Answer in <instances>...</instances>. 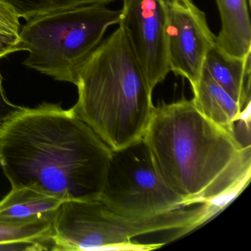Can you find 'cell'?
<instances>
[{
	"instance_id": "6da1fadb",
	"label": "cell",
	"mask_w": 251,
	"mask_h": 251,
	"mask_svg": "<svg viewBox=\"0 0 251 251\" xmlns=\"http://www.w3.org/2000/svg\"><path fill=\"white\" fill-rule=\"evenodd\" d=\"M112 150L73 108L44 102L0 124V167L12 189L63 201L98 200Z\"/></svg>"
},
{
	"instance_id": "7a4b0ae2",
	"label": "cell",
	"mask_w": 251,
	"mask_h": 251,
	"mask_svg": "<svg viewBox=\"0 0 251 251\" xmlns=\"http://www.w3.org/2000/svg\"><path fill=\"white\" fill-rule=\"evenodd\" d=\"M143 140L160 178L186 206L223 208L249 183L251 145L205 118L192 99L155 107Z\"/></svg>"
},
{
	"instance_id": "3957f363",
	"label": "cell",
	"mask_w": 251,
	"mask_h": 251,
	"mask_svg": "<svg viewBox=\"0 0 251 251\" xmlns=\"http://www.w3.org/2000/svg\"><path fill=\"white\" fill-rule=\"evenodd\" d=\"M75 86L72 108L111 150L143 138L155 108L153 90L121 27L88 57Z\"/></svg>"
},
{
	"instance_id": "277c9868",
	"label": "cell",
	"mask_w": 251,
	"mask_h": 251,
	"mask_svg": "<svg viewBox=\"0 0 251 251\" xmlns=\"http://www.w3.org/2000/svg\"><path fill=\"white\" fill-rule=\"evenodd\" d=\"M223 208L201 204L145 218L114 214L99 201H64L55 213L51 236L52 251H148L164 243L140 244L136 236L176 230L186 234Z\"/></svg>"
},
{
	"instance_id": "5b68a950",
	"label": "cell",
	"mask_w": 251,
	"mask_h": 251,
	"mask_svg": "<svg viewBox=\"0 0 251 251\" xmlns=\"http://www.w3.org/2000/svg\"><path fill=\"white\" fill-rule=\"evenodd\" d=\"M120 15L121 10L92 4L30 19L20 31V50L29 53L23 64L57 81L75 85L80 67L108 27L119 24Z\"/></svg>"
},
{
	"instance_id": "8992f818",
	"label": "cell",
	"mask_w": 251,
	"mask_h": 251,
	"mask_svg": "<svg viewBox=\"0 0 251 251\" xmlns=\"http://www.w3.org/2000/svg\"><path fill=\"white\" fill-rule=\"evenodd\" d=\"M100 201L114 214L145 218L186 206L163 183L143 138L112 150Z\"/></svg>"
},
{
	"instance_id": "52a82bcc",
	"label": "cell",
	"mask_w": 251,
	"mask_h": 251,
	"mask_svg": "<svg viewBox=\"0 0 251 251\" xmlns=\"http://www.w3.org/2000/svg\"><path fill=\"white\" fill-rule=\"evenodd\" d=\"M166 33L170 72L187 79L191 86L199 78L205 55L216 36L206 16L192 0H164Z\"/></svg>"
},
{
	"instance_id": "ba28073f",
	"label": "cell",
	"mask_w": 251,
	"mask_h": 251,
	"mask_svg": "<svg viewBox=\"0 0 251 251\" xmlns=\"http://www.w3.org/2000/svg\"><path fill=\"white\" fill-rule=\"evenodd\" d=\"M166 18L164 0H123L118 25L152 90L170 73Z\"/></svg>"
},
{
	"instance_id": "9c48e42d",
	"label": "cell",
	"mask_w": 251,
	"mask_h": 251,
	"mask_svg": "<svg viewBox=\"0 0 251 251\" xmlns=\"http://www.w3.org/2000/svg\"><path fill=\"white\" fill-rule=\"evenodd\" d=\"M192 88L194 93L192 100L199 112L226 131L236 134L235 124L250 112V108L242 109L212 78L204 66L199 78Z\"/></svg>"
},
{
	"instance_id": "30bf717a",
	"label": "cell",
	"mask_w": 251,
	"mask_h": 251,
	"mask_svg": "<svg viewBox=\"0 0 251 251\" xmlns=\"http://www.w3.org/2000/svg\"><path fill=\"white\" fill-rule=\"evenodd\" d=\"M251 53L243 58L233 56L217 45L207 52L204 67L243 110L251 106Z\"/></svg>"
},
{
	"instance_id": "8fae6325",
	"label": "cell",
	"mask_w": 251,
	"mask_h": 251,
	"mask_svg": "<svg viewBox=\"0 0 251 251\" xmlns=\"http://www.w3.org/2000/svg\"><path fill=\"white\" fill-rule=\"evenodd\" d=\"M221 30L215 43L229 55L243 58L251 53V27L248 0H216Z\"/></svg>"
},
{
	"instance_id": "7c38bea8",
	"label": "cell",
	"mask_w": 251,
	"mask_h": 251,
	"mask_svg": "<svg viewBox=\"0 0 251 251\" xmlns=\"http://www.w3.org/2000/svg\"><path fill=\"white\" fill-rule=\"evenodd\" d=\"M63 202L27 188L12 189L0 201V218L25 219L54 214Z\"/></svg>"
},
{
	"instance_id": "4fadbf2b",
	"label": "cell",
	"mask_w": 251,
	"mask_h": 251,
	"mask_svg": "<svg viewBox=\"0 0 251 251\" xmlns=\"http://www.w3.org/2000/svg\"><path fill=\"white\" fill-rule=\"evenodd\" d=\"M54 214L25 219L0 218V246L15 242L52 244Z\"/></svg>"
},
{
	"instance_id": "5bb4252c",
	"label": "cell",
	"mask_w": 251,
	"mask_h": 251,
	"mask_svg": "<svg viewBox=\"0 0 251 251\" xmlns=\"http://www.w3.org/2000/svg\"><path fill=\"white\" fill-rule=\"evenodd\" d=\"M20 18L27 21L44 14L92 4L108 5L115 0H3Z\"/></svg>"
},
{
	"instance_id": "9a60e30c",
	"label": "cell",
	"mask_w": 251,
	"mask_h": 251,
	"mask_svg": "<svg viewBox=\"0 0 251 251\" xmlns=\"http://www.w3.org/2000/svg\"><path fill=\"white\" fill-rule=\"evenodd\" d=\"M20 18L14 8L0 0V33L20 36Z\"/></svg>"
},
{
	"instance_id": "2e32d148",
	"label": "cell",
	"mask_w": 251,
	"mask_h": 251,
	"mask_svg": "<svg viewBox=\"0 0 251 251\" xmlns=\"http://www.w3.org/2000/svg\"><path fill=\"white\" fill-rule=\"evenodd\" d=\"M2 82H3V77L0 71V124L8 120L13 114L23 107L12 103L8 99L5 95Z\"/></svg>"
},
{
	"instance_id": "e0dca14e",
	"label": "cell",
	"mask_w": 251,
	"mask_h": 251,
	"mask_svg": "<svg viewBox=\"0 0 251 251\" xmlns=\"http://www.w3.org/2000/svg\"><path fill=\"white\" fill-rule=\"evenodd\" d=\"M20 36L0 33V59L21 51Z\"/></svg>"
},
{
	"instance_id": "ac0fdd59",
	"label": "cell",
	"mask_w": 251,
	"mask_h": 251,
	"mask_svg": "<svg viewBox=\"0 0 251 251\" xmlns=\"http://www.w3.org/2000/svg\"><path fill=\"white\" fill-rule=\"evenodd\" d=\"M248 1H249L250 3L251 4V0H248Z\"/></svg>"
}]
</instances>
